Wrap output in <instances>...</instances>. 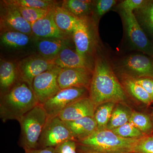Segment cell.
Instances as JSON below:
<instances>
[{"instance_id":"cell-10","label":"cell","mask_w":153,"mask_h":153,"mask_svg":"<svg viewBox=\"0 0 153 153\" xmlns=\"http://www.w3.org/2000/svg\"><path fill=\"white\" fill-rule=\"evenodd\" d=\"M55 66L54 58H46L42 56L26 57L17 64L18 79L27 83L32 88V84L35 77Z\"/></svg>"},{"instance_id":"cell-19","label":"cell","mask_w":153,"mask_h":153,"mask_svg":"<svg viewBox=\"0 0 153 153\" xmlns=\"http://www.w3.org/2000/svg\"><path fill=\"white\" fill-rule=\"evenodd\" d=\"M67 42L65 39L46 38L38 42L37 47L41 56L46 58H55L64 48Z\"/></svg>"},{"instance_id":"cell-35","label":"cell","mask_w":153,"mask_h":153,"mask_svg":"<svg viewBox=\"0 0 153 153\" xmlns=\"http://www.w3.org/2000/svg\"><path fill=\"white\" fill-rule=\"evenodd\" d=\"M55 149L56 153H77L76 142L73 140L67 141Z\"/></svg>"},{"instance_id":"cell-3","label":"cell","mask_w":153,"mask_h":153,"mask_svg":"<svg viewBox=\"0 0 153 153\" xmlns=\"http://www.w3.org/2000/svg\"><path fill=\"white\" fill-rule=\"evenodd\" d=\"M140 138H127L118 135L112 130H97L78 142L80 145L100 152L134 153Z\"/></svg>"},{"instance_id":"cell-18","label":"cell","mask_w":153,"mask_h":153,"mask_svg":"<svg viewBox=\"0 0 153 153\" xmlns=\"http://www.w3.org/2000/svg\"><path fill=\"white\" fill-rule=\"evenodd\" d=\"M52 12L53 19L58 28L67 35L72 34L79 18L57 5L53 8Z\"/></svg>"},{"instance_id":"cell-24","label":"cell","mask_w":153,"mask_h":153,"mask_svg":"<svg viewBox=\"0 0 153 153\" xmlns=\"http://www.w3.org/2000/svg\"><path fill=\"white\" fill-rule=\"evenodd\" d=\"M1 42L6 46L13 48H20L27 46L30 38L29 35L17 32L8 31L1 33Z\"/></svg>"},{"instance_id":"cell-33","label":"cell","mask_w":153,"mask_h":153,"mask_svg":"<svg viewBox=\"0 0 153 153\" xmlns=\"http://www.w3.org/2000/svg\"><path fill=\"white\" fill-rule=\"evenodd\" d=\"M146 0H124L117 5L118 10L133 12L139 8L146 2Z\"/></svg>"},{"instance_id":"cell-13","label":"cell","mask_w":153,"mask_h":153,"mask_svg":"<svg viewBox=\"0 0 153 153\" xmlns=\"http://www.w3.org/2000/svg\"><path fill=\"white\" fill-rule=\"evenodd\" d=\"M93 70L88 68H62L58 75L60 89L71 87H84L89 90Z\"/></svg>"},{"instance_id":"cell-17","label":"cell","mask_w":153,"mask_h":153,"mask_svg":"<svg viewBox=\"0 0 153 153\" xmlns=\"http://www.w3.org/2000/svg\"><path fill=\"white\" fill-rule=\"evenodd\" d=\"M64 122L71 132L74 140L78 142L97 130V123L93 117H83L77 120Z\"/></svg>"},{"instance_id":"cell-7","label":"cell","mask_w":153,"mask_h":153,"mask_svg":"<svg viewBox=\"0 0 153 153\" xmlns=\"http://www.w3.org/2000/svg\"><path fill=\"white\" fill-rule=\"evenodd\" d=\"M71 140H74L63 121L58 116L48 117L39 139L38 147L55 148Z\"/></svg>"},{"instance_id":"cell-14","label":"cell","mask_w":153,"mask_h":153,"mask_svg":"<svg viewBox=\"0 0 153 153\" xmlns=\"http://www.w3.org/2000/svg\"><path fill=\"white\" fill-rule=\"evenodd\" d=\"M97 106L89 97H83L67 107L58 115L64 122L72 121L85 117H94Z\"/></svg>"},{"instance_id":"cell-6","label":"cell","mask_w":153,"mask_h":153,"mask_svg":"<svg viewBox=\"0 0 153 153\" xmlns=\"http://www.w3.org/2000/svg\"><path fill=\"white\" fill-rule=\"evenodd\" d=\"M126 36L132 48L153 57V44L137 21L133 12L118 10Z\"/></svg>"},{"instance_id":"cell-16","label":"cell","mask_w":153,"mask_h":153,"mask_svg":"<svg viewBox=\"0 0 153 153\" xmlns=\"http://www.w3.org/2000/svg\"><path fill=\"white\" fill-rule=\"evenodd\" d=\"M56 66L61 68H82L94 69V64L90 60L79 55L76 50L68 47L63 49L55 58Z\"/></svg>"},{"instance_id":"cell-27","label":"cell","mask_w":153,"mask_h":153,"mask_svg":"<svg viewBox=\"0 0 153 153\" xmlns=\"http://www.w3.org/2000/svg\"><path fill=\"white\" fill-rule=\"evenodd\" d=\"M130 114L122 107H117L113 111L107 129L112 130L128 122Z\"/></svg>"},{"instance_id":"cell-22","label":"cell","mask_w":153,"mask_h":153,"mask_svg":"<svg viewBox=\"0 0 153 153\" xmlns=\"http://www.w3.org/2000/svg\"><path fill=\"white\" fill-rule=\"evenodd\" d=\"M94 1L88 0H65L61 7L77 18L88 17L93 10Z\"/></svg>"},{"instance_id":"cell-23","label":"cell","mask_w":153,"mask_h":153,"mask_svg":"<svg viewBox=\"0 0 153 153\" xmlns=\"http://www.w3.org/2000/svg\"><path fill=\"white\" fill-rule=\"evenodd\" d=\"M123 83L126 90L138 100L146 104L152 102L149 95L139 84L135 81L131 76L122 72Z\"/></svg>"},{"instance_id":"cell-25","label":"cell","mask_w":153,"mask_h":153,"mask_svg":"<svg viewBox=\"0 0 153 153\" xmlns=\"http://www.w3.org/2000/svg\"><path fill=\"white\" fill-rule=\"evenodd\" d=\"M115 104L114 102H106L97 107L94 117L97 123V130L106 128L114 109Z\"/></svg>"},{"instance_id":"cell-37","label":"cell","mask_w":153,"mask_h":153,"mask_svg":"<svg viewBox=\"0 0 153 153\" xmlns=\"http://www.w3.org/2000/svg\"><path fill=\"white\" fill-rule=\"evenodd\" d=\"M80 145V146L78 148V150L77 149V153H106L100 152H96V151H94L93 150L88 149L86 147L84 146L81 145Z\"/></svg>"},{"instance_id":"cell-20","label":"cell","mask_w":153,"mask_h":153,"mask_svg":"<svg viewBox=\"0 0 153 153\" xmlns=\"http://www.w3.org/2000/svg\"><path fill=\"white\" fill-rule=\"evenodd\" d=\"M18 79L16 66L10 61H2L0 65V86L4 93L10 89Z\"/></svg>"},{"instance_id":"cell-31","label":"cell","mask_w":153,"mask_h":153,"mask_svg":"<svg viewBox=\"0 0 153 153\" xmlns=\"http://www.w3.org/2000/svg\"><path fill=\"white\" fill-rule=\"evenodd\" d=\"M115 0H97L94 1V13L96 18L95 22L97 23L98 19L110 10L117 4Z\"/></svg>"},{"instance_id":"cell-5","label":"cell","mask_w":153,"mask_h":153,"mask_svg":"<svg viewBox=\"0 0 153 153\" xmlns=\"http://www.w3.org/2000/svg\"><path fill=\"white\" fill-rule=\"evenodd\" d=\"M97 23L89 16L79 18L72 33L76 52L89 60L97 51Z\"/></svg>"},{"instance_id":"cell-9","label":"cell","mask_w":153,"mask_h":153,"mask_svg":"<svg viewBox=\"0 0 153 153\" xmlns=\"http://www.w3.org/2000/svg\"><path fill=\"white\" fill-rule=\"evenodd\" d=\"M61 69V67L55 66L33 80L32 89L39 104H44L61 90L57 78Z\"/></svg>"},{"instance_id":"cell-11","label":"cell","mask_w":153,"mask_h":153,"mask_svg":"<svg viewBox=\"0 0 153 153\" xmlns=\"http://www.w3.org/2000/svg\"><path fill=\"white\" fill-rule=\"evenodd\" d=\"M115 67L133 77L153 78V57L145 54H130L123 57Z\"/></svg>"},{"instance_id":"cell-2","label":"cell","mask_w":153,"mask_h":153,"mask_svg":"<svg viewBox=\"0 0 153 153\" xmlns=\"http://www.w3.org/2000/svg\"><path fill=\"white\" fill-rule=\"evenodd\" d=\"M38 104L32 88L20 81L1 97L0 118L3 122L9 120L19 121Z\"/></svg>"},{"instance_id":"cell-29","label":"cell","mask_w":153,"mask_h":153,"mask_svg":"<svg viewBox=\"0 0 153 153\" xmlns=\"http://www.w3.org/2000/svg\"><path fill=\"white\" fill-rule=\"evenodd\" d=\"M128 122L143 133L149 132L152 127V122L149 117L140 113H132Z\"/></svg>"},{"instance_id":"cell-26","label":"cell","mask_w":153,"mask_h":153,"mask_svg":"<svg viewBox=\"0 0 153 153\" xmlns=\"http://www.w3.org/2000/svg\"><path fill=\"white\" fill-rule=\"evenodd\" d=\"M2 2L16 7L51 9L57 5L55 1L51 0H4Z\"/></svg>"},{"instance_id":"cell-36","label":"cell","mask_w":153,"mask_h":153,"mask_svg":"<svg viewBox=\"0 0 153 153\" xmlns=\"http://www.w3.org/2000/svg\"><path fill=\"white\" fill-rule=\"evenodd\" d=\"M26 153H56L55 149L52 147L41 148V149H35L25 151Z\"/></svg>"},{"instance_id":"cell-12","label":"cell","mask_w":153,"mask_h":153,"mask_svg":"<svg viewBox=\"0 0 153 153\" xmlns=\"http://www.w3.org/2000/svg\"><path fill=\"white\" fill-rule=\"evenodd\" d=\"M1 3L0 16L1 33L17 31L29 36L32 34L31 25L23 18L17 7Z\"/></svg>"},{"instance_id":"cell-34","label":"cell","mask_w":153,"mask_h":153,"mask_svg":"<svg viewBox=\"0 0 153 153\" xmlns=\"http://www.w3.org/2000/svg\"><path fill=\"white\" fill-rule=\"evenodd\" d=\"M136 82L140 85L146 90L153 101V79L148 77H133Z\"/></svg>"},{"instance_id":"cell-4","label":"cell","mask_w":153,"mask_h":153,"mask_svg":"<svg viewBox=\"0 0 153 153\" xmlns=\"http://www.w3.org/2000/svg\"><path fill=\"white\" fill-rule=\"evenodd\" d=\"M48 119L43 105L39 104L19 121L21 130L19 143L25 151L38 148L39 139Z\"/></svg>"},{"instance_id":"cell-1","label":"cell","mask_w":153,"mask_h":153,"mask_svg":"<svg viewBox=\"0 0 153 153\" xmlns=\"http://www.w3.org/2000/svg\"><path fill=\"white\" fill-rule=\"evenodd\" d=\"M93 75L89 88V97L97 106L108 102L125 101L123 86L116 76L112 66L104 55H97L94 62Z\"/></svg>"},{"instance_id":"cell-21","label":"cell","mask_w":153,"mask_h":153,"mask_svg":"<svg viewBox=\"0 0 153 153\" xmlns=\"http://www.w3.org/2000/svg\"><path fill=\"white\" fill-rule=\"evenodd\" d=\"M133 13L143 30L153 37V0H146Z\"/></svg>"},{"instance_id":"cell-15","label":"cell","mask_w":153,"mask_h":153,"mask_svg":"<svg viewBox=\"0 0 153 153\" xmlns=\"http://www.w3.org/2000/svg\"><path fill=\"white\" fill-rule=\"evenodd\" d=\"M52 9L47 16L31 25L32 32L36 36L41 38L66 40L68 35L62 32L55 24Z\"/></svg>"},{"instance_id":"cell-32","label":"cell","mask_w":153,"mask_h":153,"mask_svg":"<svg viewBox=\"0 0 153 153\" xmlns=\"http://www.w3.org/2000/svg\"><path fill=\"white\" fill-rule=\"evenodd\" d=\"M134 153H153V137L144 136L140 138Z\"/></svg>"},{"instance_id":"cell-28","label":"cell","mask_w":153,"mask_h":153,"mask_svg":"<svg viewBox=\"0 0 153 153\" xmlns=\"http://www.w3.org/2000/svg\"><path fill=\"white\" fill-rule=\"evenodd\" d=\"M16 7L22 14L23 18L31 25L39 19L47 16L52 9H45L24 7Z\"/></svg>"},{"instance_id":"cell-30","label":"cell","mask_w":153,"mask_h":153,"mask_svg":"<svg viewBox=\"0 0 153 153\" xmlns=\"http://www.w3.org/2000/svg\"><path fill=\"white\" fill-rule=\"evenodd\" d=\"M112 131L118 135L127 138H140L145 136L144 133L129 122Z\"/></svg>"},{"instance_id":"cell-8","label":"cell","mask_w":153,"mask_h":153,"mask_svg":"<svg viewBox=\"0 0 153 153\" xmlns=\"http://www.w3.org/2000/svg\"><path fill=\"white\" fill-rule=\"evenodd\" d=\"M89 97V90L84 87H71L61 89L42 105L48 117L58 116L60 113L74 102Z\"/></svg>"}]
</instances>
